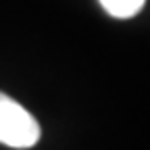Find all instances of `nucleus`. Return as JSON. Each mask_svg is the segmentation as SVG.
Returning <instances> with one entry per match:
<instances>
[{
  "label": "nucleus",
  "instance_id": "nucleus-1",
  "mask_svg": "<svg viewBox=\"0 0 150 150\" xmlns=\"http://www.w3.org/2000/svg\"><path fill=\"white\" fill-rule=\"evenodd\" d=\"M40 123L27 108L0 92V144L11 148H31L40 140Z\"/></svg>",
  "mask_w": 150,
  "mask_h": 150
},
{
  "label": "nucleus",
  "instance_id": "nucleus-2",
  "mask_svg": "<svg viewBox=\"0 0 150 150\" xmlns=\"http://www.w3.org/2000/svg\"><path fill=\"white\" fill-rule=\"evenodd\" d=\"M146 0H100L102 8L117 19H129L142 11Z\"/></svg>",
  "mask_w": 150,
  "mask_h": 150
}]
</instances>
